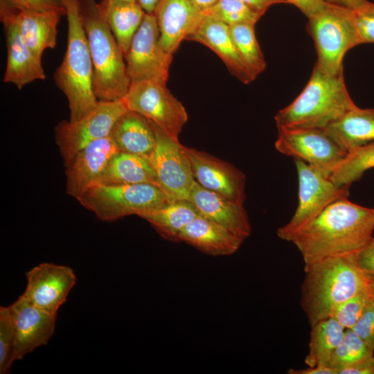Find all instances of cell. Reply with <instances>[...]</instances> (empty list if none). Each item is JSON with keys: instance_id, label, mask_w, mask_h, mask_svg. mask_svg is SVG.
Segmentation results:
<instances>
[{"instance_id": "obj_42", "label": "cell", "mask_w": 374, "mask_h": 374, "mask_svg": "<svg viewBox=\"0 0 374 374\" xmlns=\"http://www.w3.org/2000/svg\"><path fill=\"white\" fill-rule=\"evenodd\" d=\"M289 374H337V371L328 365H317L308 366L305 368L293 369L287 371Z\"/></svg>"}, {"instance_id": "obj_24", "label": "cell", "mask_w": 374, "mask_h": 374, "mask_svg": "<svg viewBox=\"0 0 374 374\" xmlns=\"http://www.w3.org/2000/svg\"><path fill=\"white\" fill-rule=\"evenodd\" d=\"M324 130L347 152L374 143V108L357 106Z\"/></svg>"}, {"instance_id": "obj_2", "label": "cell", "mask_w": 374, "mask_h": 374, "mask_svg": "<svg viewBox=\"0 0 374 374\" xmlns=\"http://www.w3.org/2000/svg\"><path fill=\"white\" fill-rule=\"evenodd\" d=\"M93 64V87L99 101L124 98L131 84L124 53L107 20L101 0H78Z\"/></svg>"}, {"instance_id": "obj_40", "label": "cell", "mask_w": 374, "mask_h": 374, "mask_svg": "<svg viewBox=\"0 0 374 374\" xmlns=\"http://www.w3.org/2000/svg\"><path fill=\"white\" fill-rule=\"evenodd\" d=\"M337 374H374V355L339 370Z\"/></svg>"}, {"instance_id": "obj_46", "label": "cell", "mask_w": 374, "mask_h": 374, "mask_svg": "<svg viewBox=\"0 0 374 374\" xmlns=\"http://www.w3.org/2000/svg\"><path fill=\"white\" fill-rule=\"evenodd\" d=\"M191 2L202 12L213 5H214L218 0H190Z\"/></svg>"}, {"instance_id": "obj_33", "label": "cell", "mask_w": 374, "mask_h": 374, "mask_svg": "<svg viewBox=\"0 0 374 374\" xmlns=\"http://www.w3.org/2000/svg\"><path fill=\"white\" fill-rule=\"evenodd\" d=\"M203 14L215 18L229 26L241 23L256 25L263 15L239 0H218L211 7L204 10Z\"/></svg>"}, {"instance_id": "obj_38", "label": "cell", "mask_w": 374, "mask_h": 374, "mask_svg": "<svg viewBox=\"0 0 374 374\" xmlns=\"http://www.w3.org/2000/svg\"><path fill=\"white\" fill-rule=\"evenodd\" d=\"M374 350V299L352 328Z\"/></svg>"}, {"instance_id": "obj_9", "label": "cell", "mask_w": 374, "mask_h": 374, "mask_svg": "<svg viewBox=\"0 0 374 374\" xmlns=\"http://www.w3.org/2000/svg\"><path fill=\"white\" fill-rule=\"evenodd\" d=\"M123 100L128 110L142 115L177 139L188 119L184 106L163 83H131Z\"/></svg>"}, {"instance_id": "obj_36", "label": "cell", "mask_w": 374, "mask_h": 374, "mask_svg": "<svg viewBox=\"0 0 374 374\" xmlns=\"http://www.w3.org/2000/svg\"><path fill=\"white\" fill-rule=\"evenodd\" d=\"M0 6L31 12H56L66 15L62 0H0Z\"/></svg>"}, {"instance_id": "obj_43", "label": "cell", "mask_w": 374, "mask_h": 374, "mask_svg": "<svg viewBox=\"0 0 374 374\" xmlns=\"http://www.w3.org/2000/svg\"><path fill=\"white\" fill-rule=\"evenodd\" d=\"M256 12L265 14L272 5L285 3L283 0H239Z\"/></svg>"}, {"instance_id": "obj_12", "label": "cell", "mask_w": 374, "mask_h": 374, "mask_svg": "<svg viewBox=\"0 0 374 374\" xmlns=\"http://www.w3.org/2000/svg\"><path fill=\"white\" fill-rule=\"evenodd\" d=\"M275 148L330 177L347 154L324 129H278Z\"/></svg>"}, {"instance_id": "obj_31", "label": "cell", "mask_w": 374, "mask_h": 374, "mask_svg": "<svg viewBox=\"0 0 374 374\" xmlns=\"http://www.w3.org/2000/svg\"><path fill=\"white\" fill-rule=\"evenodd\" d=\"M373 168L374 143H371L348 152L330 178L338 186L350 187Z\"/></svg>"}, {"instance_id": "obj_25", "label": "cell", "mask_w": 374, "mask_h": 374, "mask_svg": "<svg viewBox=\"0 0 374 374\" xmlns=\"http://www.w3.org/2000/svg\"><path fill=\"white\" fill-rule=\"evenodd\" d=\"M13 9L24 41L36 57L42 61L44 51L54 48L56 45L57 25L63 15L56 12Z\"/></svg>"}, {"instance_id": "obj_20", "label": "cell", "mask_w": 374, "mask_h": 374, "mask_svg": "<svg viewBox=\"0 0 374 374\" xmlns=\"http://www.w3.org/2000/svg\"><path fill=\"white\" fill-rule=\"evenodd\" d=\"M186 40L200 43L211 49L230 73L242 83L254 80L236 48L229 26L224 23L204 14Z\"/></svg>"}, {"instance_id": "obj_48", "label": "cell", "mask_w": 374, "mask_h": 374, "mask_svg": "<svg viewBox=\"0 0 374 374\" xmlns=\"http://www.w3.org/2000/svg\"><path fill=\"white\" fill-rule=\"evenodd\" d=\"M125 1H136V0H125Z\"/></svg>"}, {"instance_id": "obj_14", "label": "cell", "mask_w": 374, "mask_h": 374, "mask_svg": "<svg viewBox=\"0 0 374 374\" xmlns=\"http://www.w3.org/2000/svg\"><path fill=\"white\" fill-rule=\"evenodd\" d=\"M26 276L27 283L21 295L33 305L56 314L77 280L71 267L51 262L33 267Z\"/></svg>"}, {"instance_id": "obj_47", "label": "cell", "mask_w": 374, "mask_h": 374, "mask_svg": "<svg viewBox=\"0 0 374 374\" xmlns=\"http://www.w3.org/2000/svg\"><path fill=\"white\" fill-rule=\"evenodd\" d=\"M369 289H370V291L371 292V294L374 299V280H372L370 282V284H369Z\"/></svg>"}, {"instance_id": "obj_4", "label": "cell", "mask_w": 374, "mask_h": 374, "mask_svg": "<svg viewBox=\"0 0 374 374\" xmlns=\"http://www.w3.org/2000/svg\"><path fill=\"white\" fill-rule=\"evenodd\" d=\"M355 107L346 88L344 72L328 75L314 65L301 93L280 109L274 120L278 129H325Z\"/></svg>"}, {"instance_id": "obj_7", "label": "cell", "mask_w": 374, "mask_h": 374, "mask_svg": "<svg viewBox=\"0 0 374 374\" xmlns=\"http://www.w3.org/2000/svg\"><path fill=\"white\" fill-rule=\"evenodd\" d=\"M100 220L112 222L142 214L170 202L157 186L149 184H106L96 183L77 199Z\"/></svg>"}, {"instance_id": "obj_44", "label": "cell", "mask_w": 374, "mask_h": 374, "mask_svg": "<svg viewBox=\"0 0 374 374\" xmlns=\"http://www.w3.org/2000/svg\"><path fill=\"white\" fill-rule=\"evenodd\" d=\"M325 2L353 10L359 9L368 3V0H323Z\"/></svg>"}, {"instance_id": "obj_29", "label": "cell", "mask_w": 374, "mask_h": 374, "mask_svg": "<svg viewBox=\"0 0 374 374\" xmlns=\"http://www.w3.org/2000/svg\"><path fill=\"white\" fill-rule=\"evenodd\" d=\"M346 330L332 317L321 320L311 326L309 353L305 357V363L308 366L328 365Z\"/></svg>"}, {"instance_id": "obj_27", "label": "cell", "mask_w": 374, "mask_h": 374, "mask_svg": "<svg viewBox=\"0 0 374 374\" xmlns=\"http://www.w3.org/2000/svg\"><path fill=\"white\" fill-rule=\"evenodd\" d=\"M199 215L188 200L170 201L139 217L145 220L165 239L179 242L185 227Z\"/></svg>"}, {"instance_id": "obj_16", "label": "cell", "mask_w": 374, "mask_h": 374, "mask_svg": "<svg viewBox=\"0 0 374 374\" xmlns=\"http://www.w3.org/2000/svg\"><path fill=\"white\" fill-rule=\"evenodd\" d=\"M9 307L15 328L14 362L47 344L55 332L57 314L33 305L22 295Z\"/></svg>"}, {"instance_id": "obj_35", "label": "cell", "mask_w": 374, "mask_h": 374, "mask_svg": "<svg viewBox=\"0 0 374 374\" xmlns=\"http://www.w3.org/2000/svg\"><path fill=\"white\" fill-rule=\"evenodd\" d=\"M373 298L368 288L339 304L333 310L330 317L337 321L345 329H352Z\"/></svg>"}, {"instance_id": "obj_39", "label": "cell", "mask_w": 374, "mask_h": 374, "mask_svg": "<svg viewBox=\"0 0 374 374\" xmlns=\"http://www.w3.org/2000/svg\"><path fill=\"white\" fill-rule=\"evenodd\" d=\"M352 258L363 274L370 281L374 280V236Z\"/></svg>"}, {"instance_id": "obj_45", "label": "cell", "mask_w": 374, "mask_h": 374, "mask_svg": "<svg viewBox=\"0 0 374 374\" xmlns=\"http://www.w3.org/2000/svg\"><path fill=\"white\" fill-rule=\"evenodd\" d=\"M146 12L154 13L160 0H137Z\"/></svg>"}, {"instance_id": "obj_22", "label": "cell", "mask_w": 374, "mask_h": 374, "mask_svg": "<svg viewBox=\"0 0 374 374\" xmlns=\"http://www.w3.org/2000/svg\"><path fill=\"white\" fill-rule=\"evenodd\" d=\"M244 240L221 225L199 215L185 227L179 237V242H184L213 256L235 253Z\"/></svg>"}, {"instance_id": "obj_37", "label": "cell", "mask_w": 374, "mask_h": 374, "mask_svg": "<svg viewBox=\"0 0 374 374\" xmlns=\"http://www.w3.org/2000/svg\"><path fill=\"white\" fill-rule=\"evenodd\" d=\"M353 11L361 44L374 43V3L368 1Z\"/></svg>"}, {"instance_id": "obj_1", "label": "cell", "mask_w": 374, "mask_h": 374, "mask_svg": "<svg viewBox=\"0 0 374 374\" xmlns=\"http://www.w3.org/2000/svg\"><path fill=\"white\" fill-rule=\"evenodd\" d=\"M373 232L374 208L346 197L328 206L290 242L305 266L328 258L353 256L371 240Z\"/></svg>"}, {"instance_id": "obj_10", "label": "cell", "mask_w": 374, "mask_h": 374, "mask_svg": "<svg viewBox=\"0 0 374 374\" xmlns=\"http://www.w3.org/2000/svg\"><path fill=\"white\" fill-rule=\"evenodd\" d=\"M151 123L156 144L150 160L159 187L170 202L188 200L196 181L185 148L178 139Z\"/></svg>"}, {"instance_id": "obj_15", "label": "cell", "mask_w": 374, "mask_h": 374, "mask_svg": "<svg viewBox=\"0 0 374 374\" xmlns=\"http://www.w3.org/2000/svg\"><path fill=\"white\" fill-rule=\"evenodd\" d=\"M0 19L3 26L7 47V62L3 76L5 83L19 89L46 75L42 62L38 60L24 41L13 8L0 6Z\"/></svg>"}, {"instance_id": "obj_26", "label": "cell", "mask_w": 374, "mask_h": 374, "mask_svg": "<svg viewBox=\"0 0 374 374\" xmlns=\"http://www.w3.org/2000/svg\"><path fill=\"white\" fill-rule=\"evenodd\" d=\"M97 183L149 184L159 187L157 175L150 158L121 152L111 159Z\"/></svg>"}, {"instance_id": "obj_19", "label": "cell", "mask_w": 374, "mask_h": 374, "mask_svg": "<svg viewBox=\"0 0 374 374\" xmlns=\"http://www.w3.org/2000/svg\"><path fill=\"white\" fill-rule=\"evenodd\" d=\"M188 201L199 215L216 222L243 240L250 235L251 227L243 204L207 190L197 181Z\"/></svg>"}, {"instance_id": "obj_17", "label": "cell", "mask_w": 374, "mask_h": 374, "mask_svg": "<svg viewBox=\"0 0 374 374\" xmlns=\"http://www.w3.org/2000/svg\"><path fill=\"white\" fill-rule=\"evenodd\" d=\"M184 148L197 183L207 190L243 204L245 197L243 172L208 153Z\"/></svg>"}, {"instance_id": "obj_41", "label": "cell", "mask_w": 374, "mask_h": 374, "mask_svg": "<svg viewBox=\"0 0 374 374\" xmlns=\"http://www.w3.org/2000/svg\"><path fill=\"white\" fill-rule=\"evenodd\" d=\"M299 8L308 18L321 10L325 5L323 0H283Z\"/></svg>"}, {"instance_id": "obj_23", "label": "cell", "mask_w": 374, "mask_h": 374, "mask_svg": "<svg viewBox=\"0 0 374 374\" xmlns=\"http://www.w3.org/2000/svg\"><path fill=\"white\" fill-rule=\"evenodd\" d=\"M109 136L121 152L150 159L155 148L151 122L132 111H127L118 118Z\"/></svg>"}, {"instance_id": "obj_11", "label": "cell", "mask_w": 374, "mask_h": 374, "mask_svg": "<svg viewBox=\"0 0 374 374\" xmlns=\"http://www.w3.org/2000/svg\"><path fill=\"white\" fill-rule=\"evenodd\" d=\"M124 58L131 83L150 80L166 84L172 55L160 44L159 29L154 13L145 12Z\"/></svg>"}, {"instance_id": "obj_30", "label": "cell", "mask_w": 374, "mask_h": 374, "mask_svg": "<svg viewBox=\"0 0 374 374\" xmlns=\"http://www.w3.org/2000/svg\"><path fill=\"white\" fill-rule=\"evenodd\" d=\"M236 48L255 80L266 68V61L255 34V24H237L229 26Z\"/></svg>"}, {"instance_id": "obj_3", "label": "cell", "mask_w": 374, "mask_h": 374, "mask_svg": "<svg viewBox=\"0 0 374 374\" xmlns=\"http://www.w3.org/2000/svg\"><path fill=\"white\" fill-rule=\"evenodd\" d=\"M301 303L310 326L330 317L350 297L369 288L370 280L352 256L332 257L304 266Z\"/></svg>"}, {"instance_id": "obj_8", "label": "cell", "mask_w": 374, "mask_h": 374, "mask_svg": "<svg viewBox=\"0 0 374 374\" xmlns=\"http://www.w3.org/2000/svg\"><path fill=\"white\" fill-rule=\"evenodd\" d=\"M294 163L299 184L298 206L291 220L276 232L279 238L289 242L328 206L349 195V187L337 185L330 177L303 161L294 160Z\"/></svg>"}, {"instance_id": "obj_32", "label": "cell", "mask_w": 374, "mask_h": 374, "mask_svg": "<svg viewBox=\"0 0 374 374\" xmlns=\"http://www.w3.org/2000/svg\"><path fill=\"white\" fill-rule=\"evenodd\" d=\"M373 350L352 329H346L344 335L335 350L328 366L339 370L357 364L373 355Z\"/></svg>"}, {"instance_id": "obj_34", "label": "cell", "mask_w": 374, "mask_h": 374, "mask_svg": "<svg viewBox=\"0 0 374 374\" xmlns=\"http://www.w3.org/2000/svg\"><path fill=\"white\" fill-rule=\"evenodd\" d=\"M15 328L8 306H0V373L8 374L13 363Z\"/></svg>"}, {"instance_id": "obj_18", "label": "cell", "mask_w": 374, "mask_h": 374, "mask_svg": "<svg viewBox=\"0 0 374 374\" xmlns=\"http://www.w3.org/2000/svg\"><path fill=\"white\" fill-rule=\"evenodd\" d=\"M119 150L110 136L89 143L66 164V193L78 199L96 184Z\"/></svg>"}, {"instance_id": "obj_5", "label": "cell", "mask_w": 374, "mask_h": 374, "mask_svg": "<svg viewBox=\"0 0 374 374\" xmlns=\"http://www.w3.org/2000/svg\"><path fill=\"white\" fill-rule=\"evenodd\" d=\"M62 1L67 18V42L62 62L54 73V81L66 97L69 121L74 123L94 110L99 100L93 91L92 60L78 1Z\"/></svg>"}, {"instance_id": "obj_13", "label": "cell", "mask_w": 374, "mask_h": 374, "mask_svg": "<svg viewBox=\"0 0 374 374\" xmlns=\"http://www.w3.org/2000/svg\"><path fill=\"white\" fill-rule=\"evenodd\" d=\"M128 111L123 98L99 101L89 115L77 122L62 121L55 128V139L64 166L91 142L109 136L118 118Z\"/></svg>"}, {"instance_id": "obj_28", "label": "cell", "mask_w": 374, "mask_h": 374, "mask_svg": "<svg viewBox=\"0 0 374 374\" xmlns=\"http://www.w3.org/2000/svg\"><path fill=\"white\" fill-rule=\"evenodd\" d=\"M109 26L123 53L139 28L145 11L137 0H103Z\"/></svg>"}, {"instance_id": "obj_21", "label": "cell", "mask_w": 374, "mask_h": 374, "mask_svg": "<svg viewBox=\"0 0 374 374\" xmlns=\"http://www.w3.org/2000/svg\"><path fill=\"white\" fill-rule=\"evenodd\" d=\"M154 14L159 29L160 44L172 55L204 15L190 0H160Z\"/></svg>"}, {"instance_id": "obj_6", "label": "cell", "mask_w": 374, "mask_h": 374, "mask_svg": "<svg viewBox=\"0 0 374 374\" xmlns=\"http://www.w3.org/2000/svg\"><path fill=\"white\" fill-rule=\"evenodd\" d=\"M307 30L317 54L314 65L328 75L343 73L345 54L361 44L354 11L326 2L308 18Z\"/></svg>"}]
</instances>
